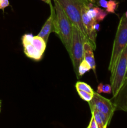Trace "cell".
<instances>
[{
	"instance_id": "6da1fadb",
	"label": "cell",
	"mask_w": 127,
	"mask_h": 128,
	"mask_svg": "<svg viewBox=\"0 0 127 128\" xmlns=\"http://www.w3.org/2000/svg\"><path fill=\"white\" fill-rule=\"evenodd\" d=\"M56 15L54 20V32H56L67 50L70 52L73 25L57 1L54 0Z\"/></svg>"
},
{
	"instance_id": "7a4b0ae2",
	"label": "cell",
	"mask_w": 127,
	"mask_h": 128,
	"mask_svg": "<svg viewBox=\"0 0 127 128\" xmlns=\"http://www.w3.org/2000/svg\"><path fill=\"white\" fill-rule=\"evenodd\" d=\"M127 46V18L124 14L122 16L117 28L115 38L113 41V49L110 61L108 70L113 73L117 61L122 51Z\"/></svg>"
},
{
	"instance_id": "3957f363",
	"label": "cell",
	"mask_w": 127,
	"mask_h": 128,
	"mask_svg": "<svg viewBox=\"0 0 127 128\" xmlns=\"http://www.w3.org/2000/svg\"><path fill=\"white\" fill-rule=\"evenodd\" d=\"M64 10L65 14L72 22L85 37L88 42L87 31L83 24L81 16V8L84 2L82 0H56ZM87 4V3H86Z\"/></svg>"
},
{
	"instance_id": "277c9868",
	"label": "cell",
	"mask_w": 127,
	"mask_h": 128,
	"mask_svg": "<svg viewBox=\"0 0 127 128\" xmlns=\"http://www.w3.org/2000/svg\"><path fill=\"white\" fill-rule=\"evenodd\" d=\"M85 42H88L85 37L76 26H73L72 42L69 56L72 60L73 70L78 79L79 78L78 72V66L83 60V45Z\"/></svg>"
},
{
	"instance_id": "5b68a950",
	"label": "cell",
	"mask_w": 127,
	"mask_h": 128,
	"mask_svg": "<svg viewBox=\"0 0 127 128\" xmlns=\"http://www.w3.org/2000/svg\"><path fill=\"white\" fill-rule=\"evenodd\" d=\"M22 45L25 54L36 61L42 59L46 50V42L38 35L34 36L31 34H26L22 37Z\"/></svg>"
},
{
	"instance_id": "8992f818",
	"label": "cell",
	"mask_w": 127,
	"mask_h": 128,
	"mask_svg": "<svg viewBox=\"0 0 127 128\" xmlns=\"http://www.w3.org/2000/svg\"><path fill=\"white\" fill-rule=\"evenodd\" d=\"M127 71V46L120 56L113 73L111 74L110 82L113 98L115 97L125 81Z\"/></svg>"
},
{
	"instance_id": "52a82bcc",
	"label": "cell",
	"mask_w": 127,
	"mask_h": 128,
	"mask_svg": "<svg viewBox=\"0 0 127 128\" xmlns=\"http://www.w3.org/2000/svg\"><path fill=\"white\" fill-rule=\"evenodd\" d=\"M88 104L90 110H97L104 114L110 122L116 111L115 106L112 100L105 98L97 92H94L93 98L88 102Z\"/></svg>"
},
{
	"instance_id": "ba28073f",
	"label": "cell",
	"mask_w": 127,
	"mask_h": 128,
	"mask_svg": "<svg viewBox=\"0 0 127 128\" xmlns=\"http://www.w3.org/2000/svg\"><path fill=\"white\" fill-rule=\"evenodd\" d=\"M88 4L84 3L81 8V16L83 24L87 31V36L88 38V43L90 44L93 50L96 49V37L97 31L94 30V25L96 21L91 18L87 13V8Z\"/></svg>"
},
{
	"instance_id": "9c48e42d",
	"label": "cell",
	"mask_w": 127,
	"mask_h": 128,
	"mask_svg": "<svg viewBox=\"0 0 127 128\" xmlns=\"http://www.w3.org/2000/svg\"><path fill=\"white\" fill-rule=\"evenodd\" d=\"M49 6L50 8H51V15L48 18L47 21H46L38 34V36L42 38L46 43H47L50 34L52 32H54V20L55 15H56L54 6L52 4H50Z\"/></svg>"
},
{
	"instance_id": "30bf717a",
	"label": "cell",
	"mask_w": 127,
	"mask_h": 128,
	"mask_svg": "<svg viewBox=\"0 0 127 128\" xmlns=\"http://www.w3.org/2000/svg\"><path fill=\"white\" fill-rule=\"evenodd\" d=\"M113 102L115 106L116 110H122L127 112V80L120 90L115 97H113Z\"/></svg>"
},
{
	"instance_id": "8fae6325",
	"label": "cell",
	"mask_w": 127,
	"mask_h": 128,
	"mask_svg": "<svg viewBox=\"0 0 127 128\" xmlns=\"http://www.w3.org/2000/svg\"><path fill=\"white\" fill-rule=\"evenodd\" d=\"M87 13L91 18L97 22L103 21L108 14V12L106 10H103L97 6H93L92 2H90L87 6Z\"/></svg>"
},
{
	"instance_id": "7c38bea8",
	"label": "cell",
	"mask_w": 127,
	"mask_h": 128,
	"mask_svg": "<svg viewBox=\"0 0 127 128\" xmlns=\"http://www.w3.org/2000/svg\"><path fill=\"white\" fill-rule=\"evenodd\" d=\"M83 50H84L83 60H85L89 64L92 70H93L94 72L95 73L96 64L94 58V55H93V49H92L90 44L88 42H85L84 43V45H83Z\"/></svg>"
},
{
	"instance_id": "4fadbf2b",
	"label": "cell",
	"mask_w": 127,
	"mask_h": 128,
	"mask_svg": "<svg viewBox=\"0 0 127 128\" xmlns=\"http://www.w3.org/2000/svg\"><path fill=\"white\" fill-rule=\"evenodd\" d=\"M97 4L98 6L105 9L108 12L115 13L118 5V2L116 0H98L97 1Z\"/></svg>"
},
{
	"instance_id": "5bb4252c",
	"label": "cell",
	"mask_w": 127,
	"mask_h": 128,
	"mask_svg": "<svg viewBox=\"0 0 127 128\" xmlns=\"http://www.w3.org/2000/svg\"><path fill=\"white\" fill-rule=\"evenodd\" d=\"M75 88L77 91H86V92H90V93L93 94L95 91L92 90V88L90 85L87 84L86 82H81V81H78L75 84Z\"/></svg>"
},
{
	"instance_id": "9a60e30c",
	"label": "cell",
	"mask_w": 127,
	"mask_h": 128,
	"mask_svg": "<svg viewBox=\"0 0 127 128\" xmlns=\"http://www.w3.org/2000/svg\"><path fill=\"white\" fill-rule=\"evenodd\" d=\"M90 70H92V68H91L89 64H88L85 60H83V61L81 62L79 66H78V77H81V76H83L84 74H85L86 72L89 71Z\"/></svg>"
},
{
	"instance_id": "2e32d148",
	"label": "cell",
	"mask_w": 127,
	"mask_h": 128,
	"mask_svg": "<svg viewBox=\"0 0 127 128\" xmlns=\"http://www.w3.org/2000/svg\"><path fill=\"white\" fill-rule=\"evenodd\" d=\"M97 92L100 93L111 94L112 93V86L110 84H103V83H100L97 87Z\"/></svg>"
},
{
	"instance_id": "e0dca14e",
	"label": "cell",
	"mask_w": 127,
	"mask_h": 128,
	"mask_svg": "<svg viewBox=\"0 0 127 128\" xmlns=\"http://www.w3.org/2000/svg\"><path fill=\"white\" fill-rule=\"evenodd\" d=\"M91 112H92V115H93V118H94L95 121L96 123H97L98 128H107V126L104 124L103 121H102V119H101L98 111H96V110H91Z\"/></svg>"
},
{
	"instance_id": "ac0fdd59",
	"label": "cell",
	"mask_w": 127,
	"mask_h": 128,
	"mask_svg": "<svg viewBox=\"0 0 127 128\" xmlns=\"http://www.w3.org/2000/svg\"><path fill=\"white\" fill-rule=\"evenodd\" d=\"M77 92H78L79 96L82 100L88 102H90L92 100V99L93 98V94L90 93V92L83 91H77Z\"/></svg>"
},
{
	"instance_id": "d6986e66",
	"label": "cell",
	"mask_w": 127,
	"mask_h": 128,
	"mask_svg": "<svg viewBox=\"0 0 127 128\" xmlns=\"http://www.w3.org/2000/svg\"><path fill=\"white\" fill-rule=\"evenodd\" d=\"M9 6V0H0V10H4L5 8Z\"/></svg>"
},
{
	"instance_id": "ffe728a7",
	"label": "cell",
	"mask_w": 127,
	"mask_h": 128,
	"mask_svg": "<svg viewBox=\"0 0 127 128\" xmlns=\"http://www.w3.org/2000/svg\"><path fill=\"white\" fill-rule=\"evenodd\" d=\"M89 124L90 125L91 128H98L97 123H96L95 121V119L94 118H93V115H92V118H91V120H90V121Z\"/></svg>"
},
{
	"instance_id": "44dd1931",
	"label": "cell",
	"mask_w": 127,
	"mask_h": 128,
	"mask_svg": "<svg viewBox=\"0 0 127 128\" xmlns=\"http://www.w3.org/2000/svg\"><path fill=\"white\" fill-rule=\"evenodd\" d=\"M41 1H42L43 2H46V3L48 4L49 5L51 4H52V2H51V0H41Z\"/></svg>"
},
{
	"instance_id": "7402d4cb",
	"label": "cell",
	"mask_w": 127,
	"mask_h": 128,
	"mask_svg": "<svg viewBox=\"0 0 127 128\" xmlns=\"http://www.w3.org/2000/svg\"><path fill=\"white\" fill-rule=\"evenodd\" d=\"M82 1H83V2H85V3H87V4H89L90 2V0H82Z\"/></svg>"
},
{
	"instance_id": "603a6c76",
	"label": "cell",
	"mask_w": 127,
	"mask_h": 128,
	"mask_svg": "<svg viewBox=\"0 0 127 128\" xmlns=\"http://www.w3.org/2000/svg\"><path fill=\"white\" fill-rule=\"evenodd\" d=\"M90 2H92V3H93L95 2V0H90Z\"/></svg>"
},
{
	"instance_id": "cb8c5ba5",
	"label": "cell",
	"mask_w": 127,
	"mask_h": 128,
	"mask_svg": "<svg viewBox=\"0 0 127 128\" xmlns=\"http://www.w3.org/2000/svg\"><path fill=\"white\" fill-rule=\"evenodd\" d=\"M124 15H125V16H126V18H127V12H125V13L124 14Z\"/></svg>"
},
{
	"instance_id": "d4e9b609",
	"label": "cell",
	"mask_w": 127,
	"mask_h": 128,
	"mask_svg": "<svg viewBox=\"0 0 127 128\" xmlns=\"http://www.w3.org/2000/svg\"><path fill=\"white\" fill-rule=\"evenodd\" d=\"M127 80V73H126V77H125V80Z\"/></svg>"
},
{
	"instance_id": "484cf974",
	"label": "cell",
	"mask_w": 127,
	"mask_h": 128,
	"mask_svg": "<svg viewBox=\"0 0 127 128\" xmlns=\"http://www.w3.org/2000/svg\"><path fill=\"white\" fill-rule=\"evenodd\" d=\"M87 128H90V125L88 124V127H87Z\"/></svg>"
},
{
	"instance_id": "4316f807",
	"label": "cell",
	"mask_w": 127,
	"mask_h": 128,
	"mask_svg": "<svg viewBox=\"0 0 127 128\" xmlns=\"http://www.w3.org/2000/svg\"><path fill=\"white\" fill-rule=\"evenodd\" d=\"M1 102H0V111H1Z\"/></svg>"
}]
</instances>
